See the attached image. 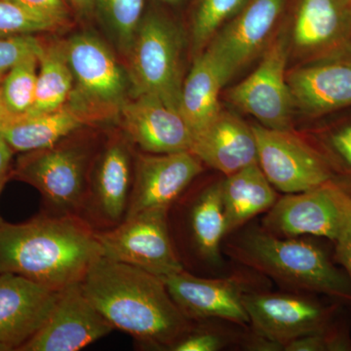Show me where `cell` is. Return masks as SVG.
Wrapping results in <instances>:
<instances>
[{
  "label": "cell",
  "instance_id": "5bb4252c",
  "mask_svg": "<svg viewBox=\"0 0 351 351\" xmlns=\"http://www.w3.org/2000/svg\"><path fill=\"white\" fill-rule=\"evenodd\" d=\"M202 172V161L191 152L138 156L125 218L147 210L169 209Z\"/></svg>",
  "mask_w": 351,
  "mask_h": 351
},
{
  "label": "cell",
  "instance_id": "836d02e7",
  "mask_svg": "<svg viewBox=\"0 0 351 351\" xmlns=\"http://www.w3.org/2000/svg\"><path fill=\"white\" fill-rule=\"evenodd\" d=\"M324 142L331 156L351 174V121L332 129Z\"/></svg>",
  "mask_w": 351,
  "mask_h": 351
},
{
  "label": "cell",
  "instance_id": "83f0119b",
  "mask_svg": "<svg viewBox=\"0 0 351 351\" xmlns=\"http://www.w3.org/2000/svg\"><path fill=\"white\" fill-rule=\"evenodd\" d=\"M39 57L32 56L23 60L13 66L1 80L2 99L9 112L15 119L27 114L34 106Z\"/></svg>",
  "mask_w": 351,
  "mask_h": 351
},
{
  "label": "cell",
  "instance_id": "74e56055",
  "mask_svg": "<svg viewBox=\"0 0 351 351\" xmlns=\"http://www.w3.org/2000/svg\"><path fill=\"white\" fill-rule=\"evenodd\" d=\"M13 152L10 145L7 144L4 138L0 135V193H1L2 189H3L7 179L10 176Z\"/></svg>",
  "mask_w": 351,
  "mask_h": 351
},
{
  "label": "cell",
  "instance_id": "b9f144b4",
  "mask_svg": "<svg viewBox=\"0 0 351 351\" xmlns=\"http://www.w3.org/2000/svg\"><path fill=\"white\" fill-rule=\"evenodd\" d=\"M348 13H350V17L351 20V2L348 4Z\"/></svg>",
  "mask_w": 351,
  "mask_h": 351
},
{
  "label": "cell",
  "instance_id": "4fadbf2b",
  "mask_svg": "<svg viewBox=\"0 0 351 351\" xmlns=\"http://www.w3.org/2000/svg\"><path fill=\"white\" fill-rule=\"evenodd\" d=\"M295 108L311 119L351 107V45L287 73Z\"/></svg>",
  "mask_w": 351,
  "mask_h": 351
},
{
  "label": "cell",
  "instance_id": "7bdbcfd3",
  "mask_svg": "<svg viewBox=\"0 0 351 351\" xmlns=\"http://www.w3.org/2000/svg\"><path fill=\"white\" fill-rule=\"evenodd\" d=\"M343 1L345 2V3L348 4L351 2V0H343Z\"/></svg>",
  "mask_w": 351,
  "mask_h": 351
},
{
  "label": "cell",
  "instance_id": "ba28073f",
  "mask_svg": "<svg viewBox=\"0 0 351 351\" xmlns=\"http://www.w3.org/2000/svg\"><path fill=\"white\" fill-rule=\"evenodd\" d=\"M167 214V209L147 210L97 232L104 257L161 278L182 271L184 267L171 239Z\"/></svg>",
  "mask_w": 351,
  "mask_h": 351
},
{
  "label": "cell",
  "instance_id": "8992f818",
  "mask_svg": "<svg viewBox=\"0 0 351 351\" xmlns=\"http://www.w3.org/2000/svg\"><path fill=\"white\" fill-rule=\"evenodd\" d=\"M25 152L13 176L34 186L56 215L82 214L86 197L89 152L78 145H62Z\"/></svg>",
  "mask_w": 351,
  "mask_h": 351
},
{
  "label": "cell",
  "instance_id": "cb8c5ba5",
  "mask_svg": "<svg viewBox=\"0 0 351 351\" xmlns=\"http://www.w3.org/2000/svg\"><path fill=\"white\" fill-rule=\"evenodd\" d=\"M80 113L61 108L54 112L18 117L0 135L13 152H29L49 149L82 125Z\"/></svg>",
  "mask_w": 351,
  "mask_h": 351
},
{
  "label": "cell",
  "instance_id": "f546056e",
  "mask_svg": "<svg viewBox=\"0 0 351 351\" xmlns=\"http://www.w3.org/2000/svg\"><path fill=\"white\" fill-rule=\"evenodd\" d=\"M60 27L56 23L23 8L9 0H0V38L50 32Z\"/></svg>",
  "mask_w": 351,
  "mask_h": 351
},
{
  "label": "cell",
  "instance_id": "8fae6325",
  "mask_svg": "<svg viewBox=\"0 0 351 351\" xmlns=\"http://www.w3.org/2000/svg\"><path fill=\"white\" fill-rule=\"evenodd\" d=\"M290 54L302 63L351 45V20L343 0H288Z\"/></svg>",
  "mask_w": 351,
  "mask_h": 351
},
{
  "label": "cell",
  "instance_id": "6da1fadb",
  "mask_svg": "<svg viewBox=\"0 0 351 351\" xmlns=\"http://www.w3.org/2000/svg\"><path fill=\"white\" fill-rule=\"evenodd\" d=\"M103 256L97 230L80 215H41L16 225L0 219V274L59 292L82 282Z\"/></svg>",
  "mask_w": 351,
  "mask_h": 351
},
{
  "label": "cell",
  "instance_id": "277c9868",
  "mask_svg": "<svg viewBox=\"0 0 351 351\" xmlns=\"http://www.w3.org/2000/svg\"><path fill=\"white\" fill-rule=\"evenodd\" d=\"M182 51L181 34L174 23L156 11L145 14L129 52L136 96L149 95L179 112Z\"/></svg>",
  "mask_w": 351,
  "mask_h": 351
},
{
  "label": "cell",
  "instance_id": "d590c367",
  "mask_svg": "<svg viewBox=\"0 0 351 351\" xmlns=\"http://www.w3.org/2000/svg\"><path fill=\"white\" fill-rule=\"evenodd\" d=\"M337 258L346 267L351 281V216L336 241Z\"/></svg>",
  "mask_w": 351,
  "mask_h": 351
},
{
  "label": "cell",
  "instance_id": "44dd1931",
  "mask_svg": "<svg viewBox=\"0 0 351 351\" xmlns=\"http://www.w3.org/2000/svg\"><path fill=\"white\" fill-rule=\"evenodd\" d=\"M191 152L203 164L225 176L258 163L257 142L252 126L223 108L204 130L195 136Z\"/></svg>",
  "mask_w": 351,
  "mask_h": 351
},
{
  "label": "cell",
  "instance_id": "484cf974",
  "mask_svg": "<svg viewBox=\"0 0 351 351\" xmlns=\"http://www.w3.org/2000/svg\"><path fill=\"white\" fill-rule=\"evenodd\" d=\"M73 80L64 49L44 48L39 57L36 98L27 114L51 112L63 108L71 95Z\"/></svg>",
  "mask_w": 351,
  "mask_h": 351
},
{
  "label": "cell",
  "instance_id": "d6986e66",
  "mask_svg": "<svg viewBox=\"0 0 351 351\" xmlns=\"http://www.w3.org/2000/svg\"><path fill=\"white\" fill-rule=\"evenodd\" d=\"M131 157L122 141L104 149L88 178L86 197L80 216L95 225L112 228L125 219L133 184Z\"/></svg>",
  "mask_w": 351,
  "mask_h": 351
},
{
  "label": "cell",
  "instance_id": "3957f363",
  "mask_svg": "<svg viewBox=\"0 0 351 351\" xmlns=\"http://www.w3.org/2000/svg\"><path fill=\"white\" fill-rule=\"evenodd\" d=\"M228 254L245 267L297 291L335 297L351 294L350 281L319 247L297 237H282L265 230H250L228 244Z\"/></svg>",
  "mask_w": 351,
  "mask_h": 351
},
{
  "label": "cell",
  "instance_id": "ffe728a7",
  "mask_svg": "<svg viewBox=\"0 0 351 351\" xmlns=\"http://www.w3.org/2000/svg\"><path fill=\"white\" fill-rule=\"evenodd\" d=\"M127 136L147 154L191 152L193 133L178 110L149 95L122 105Z\"/></svg>",
  "mask_w": 351,
  "mask_h": 351
},
{
  "label": "cell",
  "instance_id": "9c48e42d",
  "mask_svg": "<svg viewBox=\"0 0 351 351\" xmlns=\"http://www.w3.org/2000/svg\"><path fill=\"white\" fill-rule=\"evenodd\" d=\"M350 216L351 195L332 181L277 199L263 226L277 237L308 234L336 242Z\"/></svg>",
  "mask_w": 351,
  "mask_h": 351
},
{
  "label": "cell",
  "instance_id": "30bf717a",
  "mask_svg": "<svg viewBox=\"0 0 351 351\" xmlns=\"http://www.w3.org/2000/svg\"><path fill=\"white\" fill-rule=\"evenodd\" d=\"M258 164L270 184L285 193L309 191L332 181L331 163L293 130L253 124Z\"/></svg>",
  "mask_w": 351,
  "mask_h": 351
},
{
  "label": "cell",
  "instance_id": "7c38bea8",
  "mask_svg": "<svg viewBox=\"0 0 351 351\" xmlns=\"http://www.w3.org/2000/svg\"><path fill=\"white\" fill-rule=\"evenodd\" d=\"M114 329L88 299L82 282L60 291L43 326L20 351H76Z\"/></svg>",
  "mask_w": 351,
  "mask_h": 351
},
{
  "label": "cell",
  "instance_id": "4dcf8cb0",
  "mask_svg": "<svg viewBox=\"0 0 351 351\" xmlns=\"http://www.w3.org/2000/svg\"><path fill=\"white\" fill-rule=\"evenodd\" d=\"M43 44L32 34L0 38V82L13 66L32 56H40Z\"/></svg>",
  "mask_w": 351,
  "mask_h": 351
},
{
  "label": "cell",
  "instance_id": "5b68a950",
  "mask_svg": "<svg viewBox=\"0 0 351 351\" xmlns=\"http://www.w3.org/2000/svg\"><path fill=\"white\" fill-rule=\"evenodd\" d=\"M289 56L288 25L284 17L257 68L226 92V100L255 117L261 125L276 130H293L295 105L287 80Z\"/></svg>",
  "mask_w": 351,
  "mask_h": 351
},
{
  "label": "cell",
  "instance_id": "4316f807",
  "mask_svg": "<svg viewBox=\"0 0 351 351\" xmlns=\"http://www.w3.org/2000/svg\"><path fill=\"white\" fill-rule=\"evenodd\" d=\"M249 0H195L191 16L193 48L195 56L206 49L219 29L247 3Z\"/></svg>",
  "mask_w": 351,
  "mask_h": 351
},
{
  "label": "cell",
  "instance_id": "f35d334b",
  "mask_svg": "<svg viewBox=\"0 0 351 351\" xmlns=\"http://www.w3.org/2000/svg\"><path fill=\"white\" fill-rule=\"evenodd\" d=\"M71 8L82 17L92 16L96 11V0H69Z\"/></svg>",
  "mask_w": 351,
  "mask_h": 351
},
{
  "label": "cell",
  "instance_id": "52a82bcc",
  "mask_svg": "<svg viewBox=\"0 0 351 351\" xmlns=\"http://www.w3.org/2000/svg\"><path fill=\"white\" fill-rule=\"evenodd\" d=\"M288 0H249L214 36L205 52L223 82L262 57L282 24Z\"/></svg>",
  "mask_w": 351,
  "mask_h": 351
},
{
  "label": "cell",
  "instance_id": "7a4b0ae2",
  "mask_svg": "<svg viewBox=\"0 0 351 351\" xmlns=\"http://www.w3.org/2000/svg\"><path fill=\"white\" fill-rule=\"evenodd\" d=\"M85 295L114 329L141 345L169 350L191 329L163 278L126 263L101 257L82 281Z\"/></svg>",
  "mask_w": 351,
  "mask_h": 351
},
{
  "label": "cell",
  "instance_id": "e575fe53",
  "mask_svg": "<svg viewBox=\"0 0 351 351\" xmlns=\"http://www.w3.org/2000/svg\"><path fill=\"white\" fill-rule=\"evenodd\" d=\"M343 339L336 337H328L324 332L319 331L313 334L304 335L284 346L286 351H323L345 350Z\"/></svg>",
  "mask_w": 351,
  "mask_h": 351
},
{
  "label": "cell",
  "instance_id": "ab89813d",
  "mask_svg": "<svg viewBox=\"0 0 351 351\" xmlns=\"http://www.w3.org/2000/svg\"><path fill=\"white\" fill-rule=\"evenodd\" d=\"M14 119H15V117L9 112L8 108H6L5 104H4L3 99H2L1 89H0V133Z\"/></svg>",
  "mask_w": 351,
  "mask_h": 351
},
{
  "label": "cell",
  "instance_id": "7402d4cb",
  "mask_svg": "<svg viewBox=\"0 0 351 351\" xmlns=\"http://www.w3.org/2000/svg\"><path fill=\"white\" fill-rule=\"evenodd\" d=\"M221 193L226 235L235 232L257 215L269 211L277 201L274 186L258 163L226 176Z\"/></svg>",
  "mask_w": 351,
  "mask_h": 351
},
{
  "label": "cell",
  "instance_id": "d4e9b609",
  "mask_svg": "<svg viewBox=\"0 0 351 351\" xmlns=\"http://www.w3.org/2000/svg\"><path fill=\"white\" fill-rule=\"evenodd\" d=\"M221 189L223 180L204 188L196 196L189 217V230L196 251L214 265L221 261V240L226 237Z\"/></svg>",
  "mask_w": 351,
  "mask_h": 351
},
{
  "label": "cell",
  "instance_id": "60d3db41",
  "mask_svg": "<svg viewBox=\"0 0 351 351\" xmlns=\"http://www.w3.org/2000/svg\"><path fill=\"white\" fill-rule=\"evenodd\" d=\"M159 1L162 2L164 4H167V5L176 6L181 4L184 0H159Z\"/></svg>",
  "mask_w": 351,
  "mask_h": 351
},
{
  "label": "cell",
  "instance_id": "ac0fdd59",
  "mask_svg": "<svg viewBox=\"0 0 351 351\" xmlns=\"http://www.w3.org/2000/svg\"><path fill=\"white\" fill-rule=\"evenodd\" d=\"M59 293L22 276L0 274V351H20L49 317Z\"/></svg>",
  "mask_w": 351,
  "mask_h": 351
},
{
  "label": "cell",
  "instance_id": "e0dca14e",
  "mask_svg": "<svg viewBox=\"0 0 351 351\" xmlns=\"http://www.w3.org/2000/svg\"><path fill=\"white\" fill-rule=\"evenodd\" d=\"M242 302L253 329L283 350L292 339L322 331L327 319L326 309L304 295L251 291Z\"/></svg>",
  "mask_w": 351,
  "mask_h": 351
},
{
  "label": "cell",
  "instance_id": "603a6c76",
  "mask_svg": "<svg viewBox=\"0 0 351 351\" xmlns=\"http://www.w3.org/2000/svg\"><path fill=\"white\" fill-rule=\"evenodd\" d=\"M225 83L205 51L195 57L184 80L179 112L195 136L205 128L221 110L219 98Z\"/></svg>",
  "mask_w": 351,
  "mask_h": 351
},
{
  "label": "cell",
  "instance_id": "1f68e13d",
  "mask_svg": "<svg viewBox=\"0 0 351 351\" xmlns=\"http://www.w3.org/2000/svg\"><path fill=\"white\" fill-rule=\"evenodd\" d=\"M232 338L219 330L210 328L189 330L171 346L172 351H218L223 350Z\"/></svg>",
  "mask_w": 351,
  "mask_h": 351
},
{
  "label": "cell",
  "instance_id": "8d00e7d4",
  "mask_svg": "<svg viewBox=\"0 0 351 351\" xmlns=\"http://www.w3.org/2000/svg\"><path fill=\"white\" fill-rule=\"evenodd\" d=\"M241 346L244 350L258 351L283 350V346L276 341H271L260 332L253 331L241 338Z\"/></svg>",
  "mask_w": 351,
  "mask_h": 351
},
{
  "label": "cell",
  "instance_id": "d6a6232c",
  "mask_svg": "<svg viewBox=\"0 0 351 351\" xmlns=\"http://www.w3.org/2000/svg\"><path fill=\"white\" fill-rule=\"evenodd\" d=\"M62 27L71 17L69 0H9Z\"/></svg>",
  "mask_w": 351,
  "mask_h": 351
},
{
  "label": "cell",
  "instance_id": "f1b7e54d",
  "mask_svg": "<svg viewBox=\"0 0 351 351\" xmlns=\"http://www.w3.org/2000/svg\"><path fill=\"white\" fill-rule=\"evenodd\" d=\"M144 10L145 0H96L97 12L127 53L130 52Z\"/></svg>",
  "mask_w": 351,
  "mask_h": 351
},
{
  "label": "cell",
  "instance_id": "9a60e30c",
  "mask_svg": "<svg viewBox=\"0 0 351 351\" xmlns=\"http://www.w3.org/2000/svg\"><path fill=\"white\" fill-rule=\"evenodd\" d=\"M246 277L200 278L182 269L163 280L171 297L189 319L217 318L247 325L250 318L242 298L252 290Z\"/></svg>",
  "mask_w": 351,
  "mask_h": 351
},
{
  "label": "cell",
  "instance_id": "2e32d148",
  "mask_svg": "<svg viewBox=\"0 0 351 351\" xmlns=\"http://www.w3.org/2000/svg\"><path fill=\"white\" fill-rule=\"evenodd\" d=\"M64 51L80 100L96 108H114L123 103L125 73L105 43L90 34H77L69 39Z\"/></svg>",
  "mask_w": 351,
  "mask_h": 351
}]
</instances>
